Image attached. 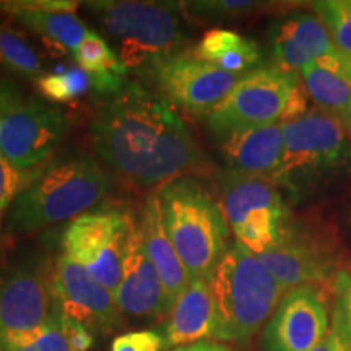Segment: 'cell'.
<instances>
[{
    "label": "cell",
    "instance_id": "cell-30",
    "mask_svg": "<svg viewBox=\"0 0 351 351\" xmlns=\"http://www.w3.org/2000/svg\"><path fill=\"white\" fill-rule=\"evenodd\" d=\"M39 173L41 169H16L0 155V223H2L3 215L8 213L13 202L36 181Z\"/></svg>",
    "mask_w": 351,
    "mask_h": 351
},
{
    "label": "cell",
    "instance_id": "cell-34",
    "mask_svg": "<svg viewBox=\"0 0 351 351\" xmlns=\"http://www.w3.org/2000/svg\"><path fill=\"white\" fill-rule=\"evenodd\" d=\"M333 287L337 291L335 309L343 315L351 328V274L340 271L333 280Z\"/></svg>",
    "mask_w": 351,
    "mask_h": 351
},
{
    "label": "cell",
    "instance_id": "cell-8",
    "mask_svg": "<svg viewBox=\"0 0 351 351\" xmlns=\"http://www.w3.org/2000/svg\"><path fill=\"white\" fill-rule=\"evenodd\" d=\"M134 215L103 207L73 218L62 231L64 256L80 263L99 285L116 293Z\"/></svg>",
    "mask_w": 351,
    "mask_h": 351
},
{
    "label": "cell",
    "instance_id": "cell-18",
    "mask_svg": "<svg viewBox=\"0 0 351 351\" xmlns=\"http://www.w3.org/2000/svg\"><path fill=\"white\" fill-rule=\"evenodd\" d=\"M219 140L228 173L274 179L283 156L282 122L236 132Z\"/></svg>",
    "mask_w": 351,
    "mask_h": 351
},
{
    "label": "cell",
    "instance_id": "cell-26",
    "mask_svg": "<svg viewBox=\"0 0 351 351\" xmlns=\"http://www.w3.org/2000/svg\"><path fill=\"white\" fill-rule=\"evenodd\" d=\"M36 88L46 99L70 103L93 90V78L80 67H70L62 72L43 73L36 78Z\"/></svg>",
    "mask_w": 351,
    "mask_h": 351
},
{
    "label": "cell",
    "instance_id": "cell-11",
    "mask_svg": "<svg viewBox=\"0 0 351 351\" xmlns=\"http://www.w3.org/2000/svg\"><path fill=\"white\" fill-rule=\"evenodd\" d=\"M69 129L60 109L39 98H21L0 114V155L21 171L36 169L51 158Z\"/></svg>",
    "mask_w": 351,
    "mask_h": 351
},
{
    "label": "cell",
    "instance_id": "cell-23",
    "mask_svg": "<svg viewBox=\"0 0 351 351\" xmlns=\"http://www.w3.org/2000/svg\"><path fill=\"white\" fill-rule=\"evenodd\" d=\"M192 52L205 62L234 75L252 72L262 60L258 44L231 29H210Z\"/></svg>",
    "mask_w": 351,
    "mask_h": 351
},
{
    "label": "cell",
    "instance_id": "cell-10",
    "mask_svg": "<svg viewBox=\"0 0 351 351\" xmlns=\"http://www.w3.org/2000/svg\"><path fill=\"white\" fill-rule=\"evenodd\" d=\"M54 267L49 258L33 254L0 280V345L36 332L56 313L52 289Z\"/></svg>",
    "mask_w": 351,
    "mask_h": 351
},
{
    "label": "cell",
    "instance_id": "cell-4",
    "mask_svg": "<svg viewBox=\"0 0 351 351\" xmlns=\"http://www.w3.org/2000/svg\"><path fill=\"white\" fill-rule=\"evenodd\" d=\"M163 225L191 282L205 280L228 249V223L219 204L194 179H174L158 192Z\"/></svg>",
    "mask_w": 351,
    "mask_h": 351
},
{
    "label": "cell",
    "instance_id": "cell-3",
    "mask_svg": "<svg viewBox=\"0 0 351 351\" xmlns=\"http://www.w3.org/2000/svg\"><path fill=\"white\" fill-rule=\"evenodd\" d=\"M111 179L95 160L69 158L41 169L32 186L12 204L7 228L13 234H34L86 213L108 194Z\"/></svg>",
    "mask_w": 351,
    "mask_h": 351
},
{
    "label": "cell",
    "instance_id": "cell-37",
    "mask_svg": "<svg viewBox=\"0 0 351 351\" xmlns=\"http://www.w3.org/2000/svg\"><path fill=\"white\" fill-rule=\"evenodd\" d=\"M343 124H345V127H346V132H348V135H350V142H351V114L348 117H345L343 119Z\"/></svg>",
    "mask_w": 351,
    "mask_h": 351
},
{
    "label": "cell",
    "instance_id": "cell-17",
    "mask_svg": "<svg viewBox=\"0 0 351 351\" xmlns=\"http://www.w3.org/2000/svg\"><path fill=\"white\" fill-rule=\"evenodd\" d=\"M271 51L276 67L301 72L306 65L335 54L337 47L319 16L293 12L271 25Z\"/></svg>",
    "mask_w": 351,
    "mask_h": 351
},
{
    "label": "cell",
    "instance_id": "cell-9",
    "mask_svg": "<svg viewBox=\"0 0 351 351\" xmlns=\"http://www.w3.org/2000/svg\"><path fill=\"white\" fill-rule=\"evenodd\" d=\"M140 73L155 93L197 117H208L243 77L205 62L192 49L166 56Z\"/></svg>",
    "mask_w": 351,
    "mask_h": 351
},
{
    "label": "cell",
    "instance_id": "cell-2",
    "mask_svg": "<svg viewBox=\"0 0 351 351\" xmlns=\"http://www.w3.org/2000/svg\"><path fill=\"white\" fill-rule=\"evenodd\" d=\"M213 298V339L247 343L283 300V288L238 241L228 245L208 280Z\"/></svg>",
    "mask_w": 351,
    "mask_h": 351
},
{
    "label": "cell",
    "instance_id": "cell-1",
    "mask_svg": "<svg viewBox=\"0 0 351 351\" xmlns=\"http://www.w3.org/2000/svg\"><path fill=\"white\" fill-rule=\"evenodd\" d=\"M98 155L138 186L171 182L202 165L192 132L168 103L150 88L125 83L91 122Z\"/></svg>",
    "mask_w": 351,
    "mask_h": 351
},
{
    "label": "cell",
    "instance_id": "cell-21",
    "mask_svg": "<svg viewBox=\"0 0 351 351\" xmlns=\"http://www.w3.org/2000/svg\"><path fill=\"white\" fill-rule=\"evenodd\" d=\"M306 95L341 121L351 114V59L337 51L300 72Z\"/></svg>",
    "mask_w": 351,
    "mask_h": 351
},
{
    "label": "cell",
    "instance_id": "cell-20",
    "mask_svg": "<svg viewBox=\"0 0 351 351\" xmlns=\"http://www.w3.org/2000/svg\"><path fill=\"white\" fill-rule=\"evenodd\" d=\"M142 232L145 249H147L148 257H150L158 275H160L171 309L176 300L184 293V289L191 285V278H189L181 258H179L173 243L168 238V232L165 230L158 192L148 195L147 202H145Z\"/></svg>",
    "mask_w": 351,
    "mask_h": 351
},
{
    "label": "cell",
    "instance_id": "cell-15",
    "mask_svg": "<svg viewBox=\"0 0 351 351\" xmlns=\"http://www.w3.org/2000/svg\"><path fill=\"white\" fill-rule=\"evenodd\" d=\"M114 298L119 313L127 317L155 319L169 313L165 287L145 249L142 221L137 218L130 225L121 283Z\"/></svg>",
    "mask_w": 351,
    "mask_h": 351
},
{
    "label": "cell",
    "instance_id": "cell-19",
    "mask_svg": "<svg viewBox=\"0 0 351 351\" xmlns=\"http://www.w3.org/2000/svg\"><path fill=\"white\" fill-rule=\"evenodd\" d=\"M213 298L210 283L195 280L184 289L168 313V320L161 326L166 348L187 346L213 339Z\"/></svg>",
    "mask_w": 351,
    "mask_h": 351
},
{
    "label": "cell",
    "instance_id": "cell-22",
    "mask_svg": "<svg viewBox=\"0 0 351 351\" xmlns=\"http://www.w3.org/2000/svg\"><path fill=\"white\" fill-rule=\"evenodd\" d=\"M288 207L278 184L271 179L228 173L223 179L219 208L228 226L238 228L249 215L262 210Z\"/></svg>",
    "mask_w": 351,
    "mask_h": 351
},
{
    "label": "cell",
    "instance_id": "cell-32",
    "mask_svg": "<svg viewBox=\"0 0 351 351\" xmlns=\"http://www.w3.org/2000/svg\"><path fill=\"white\" fill-rule=\"evenodd\" d=\"M313 351H351V328L337 309H333L330 332Z\"/></svg>",
    "mask_w": 351,
    "mask_h": 351
},
{
    "label": "cell",
    "instance_id": "cell-7",
    "mask_svg": "<svg viewBox=\"0 0 351 351\" xmlns=\"http://www.w3.org/2000/svg\"><path fill=\"white\" fill-rule=\"evenodd\" d=\"M301 85L295 72L261 67L241 77L236 86L212 112L207 122L215 137L223 138L256 127L276 124L285 119L289 103Z\"/></svg>",
    "mask_w": 351,
    "mask_h": 351
},
{
    "label": "cell",
    "instance_id": "cell-33",
    "mask_svg": "<svg viewBox=\"0 0 351 351\" xmlns=\"http://www.w3.org/2000/svg\"><path fill=\"white\" fill-rule=\"evenodd\" d=\"M57 315H59L60 327L65 335V340L69 343L70 351H90L95 345V337L93 332L90 330L86 326L77 322V320L67 317L60 313V309L57 307Z\"/></svg>",
    "mask_w": 351,
    "mask_h": 351
},
{
    "label": "cell",
    "instance_id": "cell-31",
    "mask_svg": "<svg viewBox=\"0 0 351 351\" xmlns=\"http://www.w3.org/2000/svg\"><path fill=\"white\" fill-rule=\"evenodd\" d=\"M166 339L161 328L129 332L112 340L111 351H163Z\"/></svg>",
    "mask_w": 351,
    "mask_h": 351
},
{
    "label": "cell",
    "instance_id": "cell-14",
    "mask_svg": "<svg viewBox=\"0 0 351 351\" xmlns=\"http://www.w3.org/2000/svg\"><path fill=\"white\" fill-rule=\"evenodd\" d=\"M256 257L285 293L300 287L317 288L337 276V254L296 225L278 244Z\"/></svg>",
    "mask_w": 351,
    "mask_h": 351
},
{
    "label": "cell",
    "instance_id": "cell-36",
    "mask_svg": "<svg viewBox=\"0 0 351 351\" xmlns=\"http://www.w3.org/2000/svg\"><path fill=\"white\" fill-rule=\"evenodd\" d=\"M194 346V351H231L228 346L225 345H219V343H215V341H199V343H192Z\"/></svg>",
    "mask_w": 351,
    "mask_h": 351
},
{
    "label": "cell",
    "instance_id": "cell-6",
    "mask_svg": "<svg viewBox=\"0 0 351 351\" xmlns=\"http://www.w3.org/2000/svg\"><path fill=\"white\" fill-rule=\"evenodd\" d=\"M283 137V156L271 181L291 194L309 187L350 158L343 121L320 108L307 109L296 119L285 122Z\"/></svg>",
    "mask_w": 351,
    "mask_h": 351
},
{
    "label": "cell",
    "instance_id": "cell-13",
    "mask_svg": "<svg viewBox=\"0 0 351 351\" xmlns=\"http://www.w3.org/2000/svg\"><path fill=\"white\" fill-rule=\"evenodd\" d=\"M52 289L60 313L91 332L109 333L121 326L122 314L112 293L67 256L56 258Z\"/></svg>",
    "mask_w": 351,
    "mask_h": 351
},
{
    "label": "cell",
    "instance_id": "cell-16",
    "mask_svg": "<svg viewBox=\"0 0 351 351\" xmlns=\"http://www.w3.org/2000/svg\"><path fill=\"white\" fill-rule=\"evenodd\" d=\"M78 2L70 0H12L0 2V10L36 33L57 54L75 52L90 29L77 16Z\"/></svg>",
    "mask_w": 351,
    "mask_h": 351
},
{
    "label": "cell",
    "instance_id": "cell-12",
    "mask_svg": "<svg viewBox=\"0 0 351 351\" xmlns=\"http://www.w3.org/2000/svg\"><path fill=\"white\" fill-rule=\"evenodd\" d=\"M330 332L326 298L315 287L285 293L263 328L262 351H313Z\"/></svg>",
    "mask_w": 351,
    "mask_h": 351
},
{
    "label": "cell",
    "instance_id": "cell-28",
    "mask_svg": "<svg viewBox=\"0 0 351 351\" xmlns=\"http://www.w3.org/2000/svg\"><path fill=\"white\" fill-rule=\"evenodd\" d=\"M314 10L326 25L337 51L351 59V2L350 0H322L314 3Z\"/></svg>",
    "mask_w": 351,
    "mask_h": 351
},
{
    "label": "cell",
    "instance_id": "cell-38",
    "mask_svg": "<svg viewBox=\"0 0 351 351\" xmlns=\"http://www.w3.org/2000/svg\"><path fill=\"white\" fill-rule=\"evenodd\" d=\"M174 351H194V346L187 345V346H181V348H176Z\"/></svg>",
    "mask_w": 351,
    "mask_h": 351
},
{
    "label": "cell",
    "instance_id": "cell-27",
    "mask_svg": "<svg viewBox=\"0 0 351 351\" xmlns=\"http://www.w3.org/2000/svg\"><path fill=\"white\" fill-rule=\"evenodd\" d=\"M270 3L254 2V0H197L181 2L182 13L200 21H228L252 15Z\"/></svg>",
    "mask_w": 351,
    "mask_h": 351
},
{
    "label": "cell",
    "instance_id": "cell-5",
    "mask_svg": "<svg viewBox=\"0 0 351 351\" xmlns=\"http://www.w3.org/2000/svg\"><path fill=\"white\" fill-rule=\"evenodd\" d=\"M86 5L129 72H142L156 60L182 51L186 32L181 2L96 0Z\"/></svg>",
    "mask_w": 351,
    "mask_h": 351
},
{
    "label": "cell",
    "instance_id": "cell-25",
    "mask_svg": "<svg viewBox=\"0 0 351 351\" xmlns=\"http://www.w3.org/2000/svg\"><path fill=\"white\" fill-rule=\"evenodd\" d=\"M73 59H75L77 67L85 70L91 77L109 75V73L125 77L129 73V70L117 57L116 51L109 46L106 39L93 29L86 33L85 39L73 52Z\"/></svg>",
    "mask_w": 351,
    "mask_h": 351
},
{
    "label": "cell",
    "instance_id": "cell-29",
    "mask_svg": "<svg viewBox=\"0 0 351 351\" xmlns=\"http://www.w3.org/2000/svg\"><path fill=\"white\" fill-rule=\"evenodd\" d=\"M0 351H70L57 315V304L54 315L46 326L28 335L5 341L0 345Z\"/></svg>",
    "mask_w": 351,
    "mask_h": 351
},
{
    "label": "cell",
    "instance_id": "cell-24",
    "mask_svg": "<svg viewBox=\"0 0 351 351\" xmlns=\"http://www.w3.org/2000/svg\"><path fill=\"white\" fill-rule=\"evenodd\" d=\"M0 69L23 78H38L44 73L41 59L23 34L0 23Z\"/></svg>",
    "mask_w": 351,
    "mask_h": 351
},
{
    "label": "cell",
    "instance_id": "cell-35",
    "mask_svg": "<svg viewBox=\"0 0 351 351\" xmlns=\"http://www.w3.org/2000/svg\"><path fill=\"white\" fill-rule=\"evenodd\" d=\"M21 99L19 86L13 83L10 78L0 75V114L5 112L8 108L19 103Z\"/></svg>",
    "mask_w": 351,
    "mask_h": 351
}]
</instances>
